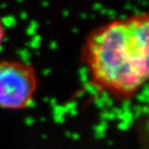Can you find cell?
I'll use <instances>...</instances> for the list:
<instances>
[{
	"label": "cell",
	"instance_id": "cell-2",
	"mask_svg": "<svg viewBox=\"0 0 149 149\" xmlns=\"http://www.w3.org/2000/svg\"><path fill=\"white\" fill-rule=\"evenodd\" d=\"M36 69L16 59L0 60V109L23 111L29 108L38 90Z\"/></svg>",
	"mask_w": 149,
	"mask_h": 149
},
{
	"label": "cell",
	"instance_id": "cell-1",
	"mask_svg": "<svg viewBox=\"0 0 149 149\" xmlns=\"http://www.w3.org/2000/svg\"><path fill=\"white\" fill-rule=\"evenodd\" d=\"M149 15L103 23L86 36L80 61L98 92L118 101L133 99L149 77Z\"/></svg>",
	"mask_w": 149,
	"mask_h": 149
},
{
	"label": "cell",
	"instance_id": "cell-3",
	"mask_svg": "<svg viewBox=\"0 0 149 149\" xmlns=\"http://www.w3.org/2000/svg\"><path fill=\"white\" fill-rule=\"evenodd\" d=\"M6 38V29H5V25L3 23V20L0 19V49L3 46V43L5 41Z\"/></svg>",
	"mask_w": 149,
	"mask_h": 149
}]
</instances>
